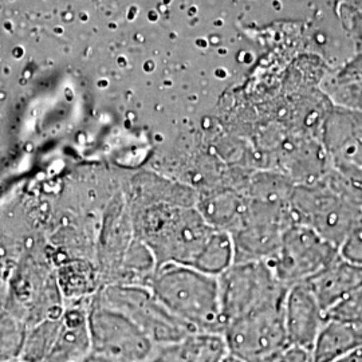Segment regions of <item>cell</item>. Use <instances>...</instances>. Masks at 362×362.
Segmentation results:
<instances>
[{
	"label": "cell",
	"mask_w": 362,
	"mask_h": 362,
	"mask_svg": "<svg viewBox=\"0 0 362 362\" xmlns=\"http://www.w3.org/2000/svg\"><path fill=\"white\" fill-rule=\"evenodd\" d=\"M91 353L113 362H146L155 353V342L127 315L97 298L88 303Z\"/></svg>",
	"instance_id": "cell-6"
},
{
	"label": "cell",
	"mask_w": 362,
	"mask_h": 362,
	"mask_svg": "<svg viewBox=\"0 0 362 362\" xmlns=\"http://www.w3.org/2000/svg\"><path fill=\"white\" fill-rule=\"evenodd\" d=\"M88 303L66 306L59 336L42 362H85L90 356Z\"/></svg>",
	"instance_id": "cell-11"
},
{
	"label": "cell",
	"mask_w": 362,
	"mask_h": 362,
	"mask_svg": "<svg viewBox=\"0 0 362 362\" xmlns=\"http://www.w3.org/2000/svg\"><path fill=\"white\" fill-rule=\"evenodd\" d=\"M62 327V315L34 325L22 345L23 362H42L50 353Z\"/></svg>",
	"instance_id": "cell-14"
},
{
	"label": "cell",
	"mask_w": 362,
	"mask_h": 362,
	"mask_svg": "<svg viewBox=\"0 0 362 362\" xmlns=\"http://www.w3.org/2000/svg\"><path fill=\"white\" fill-rule=\"evenodd\" d=\"M361 214V188L337 170L309 184H294L291 223L309 227L337 248Z\"/></svg>",
	"instance_id": "cell-2"
},
{
	"label": "cell",
	"mask_w": 362,
	"mask_h": 362,
	"mask_svg": "<svg viewBox=\"0 0 362 362\" xmlns=\"http://www.w3.org/2000/svg\"><path fill=\"white\" fill-rule=\"evenodd\" d=\"M260 362H311L310 351L288 345Z\"/></svg>",
	"instance_id": "cell-17"
},
{
	"label": "cell",
	"mask_w": 362,
	"mask_h": 362,
	"mask_svg": "<svg viewBox=\"0 0 362 362\" xmlns=\"http://www.w3.org/2000/svg\"><path fill=\"white\" fill-rule=\"evenodd\" d=\"M221 337L227 351L246 362H260L285 349L288 341L284 303L267 306L235 320L226 325Z\"/></svg>",
	"instance_id": "cell-8"
},
{
	"label": "cell",
	"mask_w": 362,
	"mask_h": 362,
	"mask_svg": "<svg viewBox=\"0 0 362 362\" xmlns=\"http://www.w3.org/2000/svg\"><path fill=\"white\" fill-rule=\"evenodd\" d=\"M85 362H113L110 361V360H106L104 357H100V356H95V354H93L90 353V356L85 360Z\"/></svg>",
	"instance_id": "cell-19"
},
{
	"label": "cell",
	"mask_w": 362,
	"mask_h": 362,
	"mask_svg": "<svg viewBox=\"0 0 362 362\" xmlns=\"http://www.w3.org/2000/svg\"><path fill=\"white\" fill-rule=\"evenodd\" d=\"M218 284L223 330L250 313L284 303L288 290L267 262L233 263L218 276Z\"/></svg>",
	"instance_id": "cell-4"
},
{
	"label": "cell",
	"mask_w": 362,
	"mask_h": 362,
	"mask_svg": "<svg viewBox=\"0 0 362 362\" xmlns=\"http://www.w3.org/2000/svg\"><path fill=\"white\" fill-rule=\"evenodd\" d=\"M226 354L223 337L196 333L173 344L158 345L146 362H219Z\"/></svg>",
	"instance_id": "cell-12"
},
{
	"label": "cell",
	"mask_w": 362,
	"mask_h": 362,
	"mask_svg": "<svg viewBox=\"0 0 362 362\" xmlns=\"http://www.w3.org/2000/svg\"><path fill=\"white\" fill-rule=\"evenodd\" d=\"M337 362H362V346L350 351L349 354L339 358Z\"/></svg>",
	"instance_id": "cell-18"
},
{
	"label": "cell",
	"mask_w": 362,
	"mask_h": 362,
	"mask_svg": "<svg viewBox=\"0 0 362 362\" xmlns=\"http://www.w3.org/2000/svg\"><path fill=\"white\" fill-rule=\"evenodd\" d=\"M284 320L288 345L310 351L326 322V311L305 282L291 286L284 302Z\"/></svg>",
	"instance_id": "cell-9"
},
{
	"label": "cell",
	"mask_w": 362,
	"mask_h": 362,
	"mask_svg": "<svg viewBox=\"0 0 362 362\" xmlns=\"http://www.w3.org/2000/svg\"><path fill=\"white\" fill-rule=\"evenodd\" d=\"M129 212L134 233L153 254L157 267L180 264L194 269L218 230L196 207L155 203L129 208Z\"/></svg>",
	"instance_id": "cell-1"
},
{
	"label": "cell",
	"mask_w": 362,
	"mask_h": 362,
	"mask_svg": "<svg viewBox=\"0 0 362 362\" xmlns=\"http://www.w3.org/2000/svg\"><path fill=\"white\" fill-rule=\"evenodd\" d=\"M362 346V327L326 320L310 349L311 362H337Z\"/></svg>",
	"instance_id": "cell-13"
},
{
	"label": "cell",
	"mask_w": 362,
	"mask_h": 362,
	"mask_svg": "<svg viewBox=\"0 0 362 362\" xmlns=\"http://www.w3.org/2000/svg\"><path fill=\"white\" fill-rule=\"evenodd\" d=\"M338 252L342 258L362 266V214L342 239Z\"/></svg>",
	"instance_id": "cell-16"
},
{
	"label": "cell",
	"mask_w": 362,
	"mask_h": 362,
	"mask_svg": "<svg viewBox=\"0 0 362 362\" xmlns=\"http://www.w3.org/2000/svg\"><path fill=\"white\" fill-rule=\"evenodd\" d=\"M148 287L157 300L194 333H223L218 276L180 264H163Z\"/></svg>",
	"instance_id": "cell-3"
},
{
	"label": "cell",
	"mask_w": 362,
	"mask_h": 362,
	"mask_svg": "<svg viewBox=\"0 0 362 362\" xmlns=\"http://www.w3.org/2000/svg\"><path fill=\"white\" fill-rule=\"evenodd\" d=\"M219 362H246L243 361V360H240V358H238V357H235L233 354H230L228 351H227V354L220 360Z\"/></svg>",
	"instance_id": "cell-20"
},
{
	"label": "cell",
	"mask_w": 362,
	"mask_h": 362,
	"mask_svg": "<svg viewBox=\"0 0 362 362\" xmlns=\"http://www.w3.org/2000/svg\"><path fill=\"white\" fill-rule=\"evenodd\" d=\"M339 257L338 248L306 226L291 224L282 235L278 251L267 263L286 286L306 282Z\"/></svg>",
	"instance_id": "cell-7"
},
{
	"label": "cell",
	"mask_w": 362,
	"mask_h": 362,
	"mask_svg": "<svg viewBox=\"0 0 362 362\" xmlns=\"http://www.w3.org/2000/svg\"><path fill=\"white\" fill-rule=\"evenodd\" d=\"M326 318L354 327H362V287L354 290L326 311Z\"/></svg>",
	"instance_id": "cell-15"
},
{
	"label": "cell",
	"mask_w": 362,
	"mask_h": 362,
	"mask_svg": "<svg viewBox=\"0 0 362 362\" xmlns=\"http://www.w3.org/2000/svg\"><path fill=\"white\" fill-rule=\"evenodd\" d=\"M325 311L362 287V266L342 258L333 260L306 282Z\"/></svg>",
	"instance_id": "cell-10"
},
{
	"label": "cell",
	"mask_w": 362,
	"mask_h": 362,
	"mask_svg": "<svg viewBox=\"0 0 362 362\" xmlns=\"http://www.w3.org/2000/svg\"><path fill=\"white\" fill-rule=\"evenodd\" d=\"M94 297L106 306L127 315L157 346L173 344L196 334L189 326L170 314L157 300L148 286H104Z\"/></svg>",
	"instance_id": "cell-5"
}]
</instances>
